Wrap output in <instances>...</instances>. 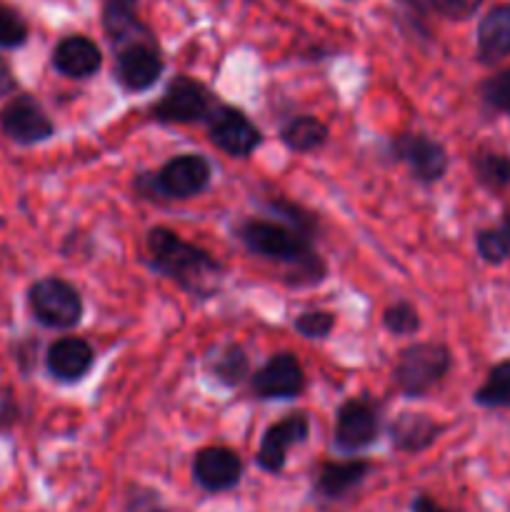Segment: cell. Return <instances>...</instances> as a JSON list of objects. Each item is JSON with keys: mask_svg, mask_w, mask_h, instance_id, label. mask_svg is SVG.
<instances>
[{"mask_svg": "<svg viewBox=\"0 0 510 512\" xmlns=\"http://www.w3.org/2000/svg\"><path fill=\"white\" fill-rule=\"evenodd\" d=\"M240 243L253 255L283 265L290 285H318L325 280V260L315 250V238L290 228L283 220L248 218L235 228Z\"/></svg>", "mask_w": 510, "mask_h": 512, "instance_id": "obj_1", "label": "cell"}, {"mask_svg": "<svg viewBox=\"0 0 510 512\" xmlns=\"http://www.w3.org/2000/svg\"><path fill=\"white\" fill-rule=\"evenodd\" d=\"M148 265L163 278L173 280L180 290L193 298H213L223 280V265L198 245L180 238L175 230L150 228L145 238Z\"/></svg>", "mask_w": 510, "mask_h": 512, "instance_id": "obj_2", "label": "cell"}, {"mask_svg": "<svg viewBox=\"0 0 510 512\" xmlns=\"http://www.w3.org/2000/svg\"><path fill=\"white\" fill-rule=\"evenodd\" d=\"M210 180L213 163L200 153H183L160 165L155 173H140L133 185L140 198L190 200L208 190Z\"/></svg>", "mask_w": 510, "mask_h": 512, "instance_id": "obj_3", "label": "cell"}, {"mask_svg": "<svg viewBox=\"0 0 510 512\" xmlns=\"http://www.w3.org/2000/svg\"><path fill=\"white\" fill-rule=\"evenodd\" d=\"M453 368V355L443 343H413L400 350L393 368L395 388L405 398H425Z\"/></svg>", "mask_w": 510, "mask_h": 512, "instance_id": "obj_4", "label": "cell"}, {"mask_svg": "<svg viewBox=\"0 0 510 512\" xmlns=\"http://www.w3.org/2000/svg\"><path fill=\"white\" fill-rule=\"evenodd\" d=\"M215 95L200 80L188 75H175L168 83L158 103L150 108V118L163 125H190L200 123L215 108Z\"/></svg>", "mask_w": 510, "mask_h": 512, "instance_id": "obj_5", "label": "cell"}, {"mask_svg": "<svg viewBox=\"0 0 510 512\" xmlns=\"http://www.w3.org/2000/svg\"><path fill=\"white\" fill-rule=\"evenodd\" d=\"M35 320L50 330H73L83 320V295L63 278H43L28 293Z\"/></svg>", "mask_w": 510, "mask_h": 512, "instance_id": "obj_6", "label": "cell"}, {"mask_svg": "<svg viewBox=\"0 0 510 512\" xmlns=\"http://www.w3.org/2000/svg\"><path fill=\"white\" fill-rule=\"evenodd\" d=\"M165 60L153 35H140L115 48V80L128 93H145L160 80Z\"/></svg>", "mask_w": 510, "mask_h": 512, "instance_id": "obj_7", "label": "cell"}, {"mask_svg": "<svg viewBox=\"0 0 510 512\" xmlns=\"http://www.w3.org/2000/svg\"><path fill=\"white\" fill-rule=\"evenodd\" d=\"M205 125H208V135L215 148H220L230 158H248L263 143L258 125L235 105L215 103V108L205 118Z\"/></svg>", "mask_w": 510, "mask_h": 512, "instance_id": "obj_8", "label": "cell"}, {"mask_svg": "<svg viewBox=\"0 0 510 512\" xmlns=\"http://www.w3.org/2000/svg\"><path fill=\"white\" fill-rule=\"evenodd\" d=\"M380 438V415L370 400H345L335 413L333 445L338 453L355 455Z\"/></svg>", "mask_w": 510, "mask_h": 512, "instance_id": "obj_9", "label": "cell"}, {"mask_svg": "<svg viewBox=\"0 0 510 512\" xmlns=\"http://www.w3.org/2000/svg\"><path fill=\"white\" fill-rule=\"evenodd\" d=\"M390 155L410 170L418 183L433 185L448 173V153L425 133H400L390 140Z\"/></svg>", "mask_w": 510, "mask_h": 512, "instance_id": "obj_10", "label": "cell"}, {"mask_svg": "<svg viewBox=\"0 0 510 512\" xmlns=\"http://www.w3.org/2000/svg\"><path fill=\"white\" fill-rule=\"evenodd\" d=\"M250 390L258 400H293L305 390V370L293 353H278L250 375Z\"/></svg>", "mask_w": 510, "mask_h": 512, "instance_id": "obj_11", "label": "cell"}, {"mask_svg": "<svg viewBox=\"0 0 510 512\" xmlns=\"http://www.w3.org/2000/svg\"><path fill=\"white\" fill-rule=\"evenodd\" d=\"M0 128L18 145L43 143L55 133L53 120L30 95H18L0 110Z\"/></svg>", "mask_w": 510, "mask_h": 512, "instance_id": "obj_12", "label": "cell"}, {"mask_svg": "<svg viewBox=\"0 0 510 512\" xmlns=\"http://www.w3.org/2000/svg\"><path fill=\"white\" fill-rule=\"evenodd\" d=\"M310 435V420L305 413H290L283 420L270 425L263 433L260 440V448L255 460H258V468L265 473L278 475L285 468V460L293 445L305 443Z\"/></svg>", "mask_w": 510, "mask_h": 512, "instance_id": "obj_13", "label": "cell"}, {"mask_svg": "<svg viewBox=\"0 0 510 512\" xmlns=\"http://www.w3.org/2000/svg\"><path fill=\"white\" fill-rule=\"evenodd\" d=\"M243 478V460L235 450L225 445H210L195 453L193 480L205 493H225L233 490Z\"/></svg>", "mask_w": 510, "mask_h": 512, "instance_id": "obj_14", "label": "cell"}, {"mask_svg": "<svg viewBox=\"0 0 510 512\" xmlns=\"http://www.w3.org/2000/svg\"><path fill=\"white\" fill-rule=\"evenodd\" d=\"M45 365L58 383H78L95 365V350L88 340L68 335V338H60L50 345Z\"/></svg>", "mask_w": 510, "mask_h": 512, "instance_id": "obj_15", "label": "cell"}, {"mask_svg": "<svg viewBox=\"0 0 510 512\" xmlns=\"http://www.w3.org/2000/svg\"><path fill=\"white\" fill-rule=\"evenodd\" d=\"M53 68L73 80H88L103 68V55L88 35H68L53 48Z\"/></svg>", "mask_w": 510, "mask_h": 512, "instance_id": "obj_16", "label": "cell"}, {"mask_svg": "<svg viewBox=\"0 0 510 512\" xmlns=\"http://www.w3.org/2000/svg\"><path fill=\"white\" fill-rule=\"evenodd\" d=\"M370 473L368 460H328L315 475V495L323 500H340L353 493Z\"/></svg>", "mask_w": 510, "mask_h": 512, "instance_id": "obj_17", "label": "cell"}, {"mask_svg": "<svg viewBox=\"0 0 510 512\" xmlns=\"http://www.w3.org/2000/svg\"><path fill=\"white\" fill-rule=\"evenodd\" d=\"M440 423H435L430 415L425 413H400L398 418L390 423L388 435H390V445H393L398 453H423L428 450L430 445L438 440L440 435Z\"/></svg>", "mask_w": 510, "mask_h": 512, "instance_id": "obj_18", "label": "cell"}, {"mask_svg": "<svg viewBox=\"0 0 510 512\" xmlns=\"http://www.w3.org/2000/svg\"><path fill=\"white\" fill-rule=\"evenodd\" d=\"M510 55V3L495 5L478 25V60L495 65Z\"/></svg>", "mask_w": 510, "mask_h": 512, "instance_id": "obj_19", "label": "cell"}, {"mask_svg": "<svg viewBox=\"0 0 510 512\" xmlns=\"http://www.w3.org/2000/svg\"><path fill=\"white\" fill-rule=\"evenodd\" d=\"M103 30L113 48L150 35L138 18V0H103Z\"/></svg>", "mask_w": 510, "mask_h": 512, "instance_id": "obj_20", "label": "cell"}, {"mask_svg": "<svg viewBox=\"0 0 510 512\" xmlns=\"http://www.w3.org/2000/svg\"><path fill=\"white\" fill-rule=\"evenodd\" d=\"M328 138V125L315 115H295L280 128V140L293 153H313V150L323 148Z\"/></svg>", "mask_w": 510, "mask_h": 512, "instance_id": "obj_21", "label": "cell"}, {"mask_svg": "<svg viewBox=\"0 0 510 512\" xmlns=\"http://www.w3.org/2000/svg\"><path fill=\"white\" fill-rule=\"evenodd\" d=\"M208 373L218 380L223 388H238L250 378V358L240 345L228 343L215 348L208 358Z\"/></svg>", "mask_w": 510, "mask_h": 512, "instance_id": "obj_22", "label": "cell"}, {"mask_svg": "<svg viewBox=\"0 0 510 512\" xmlns=\"http://www.w3.org/2000/svg\"><path fill=\"white\" fill-rule=\"evenodd\" d=\"M473 400L480 405V408H490V410L510 408V360L490 368L488 378H485V383L475 390Z\"/></svg>", "mask_w": 510, "mask_h": 512, "instance_id": "obj_23", "label": "cell"}, {"mask_svg": "<svg viewBox=\"0 0 510 512\" xmlns=\"http://www.w3.org/2000/svg\"><path fill=\"white\" fill-rule=\"evenodd\" d=\"M473 170L475 178L480 185H485L488 190H508L510 188V158L503 153H493V150H485L473 158Z\"/></svg>", "mask_w": 510, "mask_h": 512, "instance_id": "obj_24", "label": "cell"}, {"mask_svg": "<svg viewBox=\"0 0 510 512\" xmlns=\"http://www.w3.org/2000/svg\"><path fill=\"white\" fill-rule=\"evenodd\" d=\"M265 208H268L275 218L283 220L285 225H290V228L300 230V233L310 235V238L318 235V218H315L310 210L300 208L298 203H290V200L285 198H270L268 203H265Z\"/></svg>", "mask_w": 510, "mask_h": 512, "instance_id": "obj_25", "label": "cell"}, {"mask_svg": "<svg viewBox=\"0 0 510 512\" xmlns=\"http://www.w3.org/2000/svg\"><path fill=\"white\" fill-rule=\"evenodd\" d=\"M475 248L478 255L490 265H500L505 260H510V240L505 235V230L500 228H485L475 235Z\"/></svg>", "mask_w": 510, "mask_h": 512, "instance_id": "obj_26", "label": "cell"}, {"mask_svg": "<svg viewBox=\"0 0 510 512\" xmlns=\"http://www.w3.org/2000/svg\"><path fill=\"white\" fill-rule=\"evenodd\" d=\"M383 328L390 335H415L420 330L418 310L410 303H405V300L388 305L383 313Z\"/></svg>", "mask_w": 510, "mask_h": 512, "instance_id": "obj_27", "label": "cell"}, {"mask_svg": "<svg viewBox=\"0 0 510 512\" xmlns=\"http://www.w3.org/2000/svg\"><path fill=\"white\" fill-rule=\"evenodd\" d=\"M295 333H300L308 340H325L335 328V313L330 310H303L293 320Z\"/></svg>", "mask_w": 510, "mask_h": 512, "instance_id": "obj_28", "label": "cell"}, {"mask_svg": "<svg viewBox=\"0 0 510 512\" xmlns=\"http://www.w3.org/2000/svg\"><path fill=\"white\" fill-rule=\"evenodd\" d=\"M480 98H483V103L488 105V108L510 115V68L490 75V78L480 85Z\"/></svg>", "mask_w": 510, "mask_h": 512, "instance_id": "obj_29", "label": "cell"}, {"mask_svg": "<svg viewBox=\"0 0 510 512\" xmlns=\"http://www.w3.org/2000/svg\"><path fill=\"white\" fill-rule=\"evenodd\" d=\"M28 40V23L13 8L0 3V48H18Z\"/></svg>", "mask_w": 510, "mask_h": 512, "instance_id": "obj_30", "label": "cell"}, {"mask_svg": "<svg viewBox=\"0 0 510 512\" xmlns=\"http://www.w3.org/2000/svg\"><path fill=\"white\" fill-rule=\"evenodd\" d=\"M423 3L448 20H468L483 5V0H423Z\"/></svg>", "mask_w": 510, "mask_h": 512, "instance_id": "obj_31", "label": "cell"}, {"mask_svg": "<svg viewBox=\"0 0 510 512\" xmlns=\"http://www.w3.org/2000/svg\"><path fill=\"white\" fill-rule=\"evenodd\" d=\"M15 88H18V80H15L13 70H10V65L0 58V98L13 93Z\"/></svg>", "mask_w": 510, "mask_h": 512, "instance_id": "obj_32", "label": "cell"}, {"mask_svg": "<svg viewBox=\"0 0 510 512\" xmlns=\"http://www.w3.org/2000/svg\"><path fill=\"white\" fill-rule=\"evenodd\" d=\"M410 512H450V510H445L443 505L435 503V500L428 498V495H418V498H413V503H410Z\"/></svg>", "mask_w": 510, "mask_h": 512, "instance_id": "obj_33", "label": "cell"}, {"mask_svg": "<svg viewBox=\"0 0 510 512\" xmlns=\"http://www.w3.org/2000/svg\"><path fill=\"white\" fill-rule=\"evenodd\" d=\"M500 228L505 230V235H508V240H510V215H505L503 223H500Z\"/></svg>", "mask_w": 510, "mask_h": 512, "instance_id": "obj_34", "label": "cell"}]
</instances>
